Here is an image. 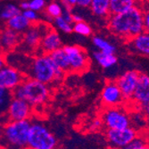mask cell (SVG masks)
<instances>
[{
    "instance_id": "60d3db41",
    "label": "cell",
    "mask_w": 149,
    "mask_h": 149,
    "mask_svg": "<svg viewBox=\"0 0 149 149\" xmlns=\"http://www.w3.org/2000/svg\"><path fill=\"white\" fill-rule=\"evenodd\" d=\"M2 134H3V126L0 124V139L2 137Z\"/></svg>"
},
{
    "instance_id": "d4e9b609",
    "label": "cell",
    "mask_w": 149,
    "mask_h": 149,
    "mask_svg": "<svg viewBox=\"0 0 149 149\" xmlns=\"http://www.w3.org/2000/svg\"><path fill=\"white\" fill-rule=\"evenodd\" d=\"M20 7L15 4H7L4 6L1 13H0V17L4 21H7L11 19L12 17L15 16L19 13H21Z\"/></svg>"
},
{
    "instance_id": "603a6c76",
    "label": "cell",
    "mask_w": 149,
    "mask_h": 149,
    "mask_svg": "<svg viewBox=\"0 0 149 149\" xmlns=\"http://www.w3.org/2000/svg\"><path fill=\"white\" fill-rule=\"evenodd\" d=\"M92 43L97 47V49L98 51H101V52L114 54L116 51V47L110 41H108V40H106L105 38H104L100 36L93 37Z\"/></svg>"
},
{
    "instance_id": "9a60e30c",
    "label": "cell",
    "mask_w": 149,
    "mask_h": 149,
    "mask_svg": "<svg viewBox=\"0 0 149 149\" xmlns=\"http://www.w3.org/2000/svg\"><path fill=\"white\" fill-rule=\"evenodd\" d=\"M129 50L139 56L149 57V33L143 31L140 34L128 40Z\"/></svg>"
},
{
    "instance_id": "4316f807",
    "label": "cell",
    "mask_w": 149,
    "mask_h": 149,
    "mask_svg": "<svg viewBox=\"0 0 149 149\" xmlns=\"http://www.w3.org/2000/svg\"><path fill=\"white\" fill-rule=\"evenodd\" d=\"M47 16L49 17L50 20L55 19L56 17H58L62 15L63 13V6L60 3L57 2H51L45 7Z\"/></svg>"
},
{
    "instance_id": "ac0fdd59",
    "label": "cell",
    "mask_w": 149,
    "mask_h": 149,
    "mask_svg": "<svg viewBox=\"0 0 149 149\" xmlns=\"http://www.w3.org/2000/svg\"><path fill=\"white\" fill-rule=\"evenodd\" d=\"M93 58L100 67L105 70L113 68L118 62V58L115 56V54L104 53L98 50L93 53Z\"/></svg>"
},
{
    "instance_id": "f1b7e54d",
    "label": "cell",
    "mask_w": 149,
    "mask_h": 149,
    "mask_svg": "<svg viewBox=\"0 0 149 149\" xmlns=\"http://www.w3.org/2000/svg\"><path fill=\"white\" fill-rule=\"evenodd\" d=\"M145 144H147V139L145 136H138L135 138L133 140H131L129 144L126 146L120 147V149H138L139 147L144 146Z\"/></svg>"
},
{
    "instance_id": "30bf717a",
    "label": "cell",
    "mask_w": 149,
    "mask_h": 149,
    "mask_svg": "<svg viewBox=\"0 0 149 149\" xmlns=\"http://www.w3.org/2000/svg\"><path fill=\"white\" fill-rule=\"evenodd\" d=\"M46 24H33L27 29L22 36L21 43L26 50H35L38 49L40 40L44 34L49 30H46Z\"/></svg>"
},
{
    "instance_id": "f35d334b",
    "label": "cell",
    "mask_w": 149,
    "mask_h": 149,
    "mask_svg": "<svg viewBox=\"0 0 149 149\" xmlns=\"http://www.w3.org/2000/svg\"><path fill=\"white\" fill-rule=\"evenodd\" d=\"M65 1L67 2V3H69L72 6H76V2H75V0H65Z\"/></svg>"
},
{
    "instance_id": "7c38bea8",
    "label": "cell",
    "mask_w": 149,
    "mask_h": 149,
    "mask_svg": "<svg viewBox=\"0 0 149 149\" xmlns=\"http://www.w3.org/2000/svg\"><path fill=\"white\" fill-rule=\"evenodd\" d=\"M140 72L136 70L127 71L121 74L115 81L120 89L125 101H130L139 78Z\"/></svg>"
},
{
    "instance_id": "f546056e",
    "label": "cell",
    "mask_w": 149,
    "mask_h": 149,
    "mask_svg": "<svg viewBox=\"0 0 149 149\" xmlns=\"http://www.w3.org/2000/svg\"><path fill=\"white\" fill-rule=\"evenodd\" d=\"M29 9L34 10L36 12L42 11L46 7V0H28Z\"/></svg>"
},
{
    "instance_id": "7a4b0ae2",
    "label": "cell",
    "mask_w": 149,
    "mask_h": 149,
    "mask_svg": "<svg viewBox=\"0 0 149 149\" xmlns=\"http://www.w3.org/2000/svg\"><path fill=\"white\" fill-rule=\"evenodd\" d=\"M27 73L29 77L47 85L60 82L65 75V72L58 68L47 54H40L32 58Z\"/></svg>"
},
{
    "instance_id": "cb8c5ba5",
    "label": "cell",
    "mask_w": 149,
    "mask_h": 149,
    "mask_svg": "<svg viewBox=\"0 0 149 149\" xmlns=\"http://www.w3.org/2000/svg\"><path fill=\"white\" fill-rule=\"evenodd\" d=\"M12 97V91L5 88L0 85V116L6 115L7 106Z\"/></svg>"
},
{
    "instance_id": "1f68e13d",
    "label": "cell",
    "mask_w": 149,
    "mask_h": 149,
    "mask_svg": "<svg viewBox=\"0 0 149 149\" xmlns=\"http://www.w3.org/2000/svg\"><path fill=\"white\" fill-rule=\"evenodd\" d=\"M104 126L103 124V121H102V119L101 118H96L94 119L90 124H89V130L91 131H97V130H100L102 129V127Z\"/></svg>"
},
{
    "instance_id": "5bb4252c",
    "label": "cell",
    "mask_w": 149,
    "mask_h": 149,
    "mask_svg": "<svg viewBox=\"0 0 149 149\" xmlns=\"http://www.w3.org/2000/svg\"><path fill=\"white\" fill-rule=\"evenodd\" d=\"M136 106L144 107L149 102V76L144 73L139 74V78L135 88L131 100Z\"/></svg>"
},
{
    "instance_id": "ba28073f",
    "label": "cell",
    "mask_w": 149,
    "mask_h": 149,
    "mask_svg": "<svg viewBox=\"0 0 149 149\" xmlns=\"http://www.w3.org/2000/svg\"><path fill=\"white\" fill-rule=\"evenodd\" d=\"M139 135L137 130L128 127L123 130H107L105 133L106 140L112 149H120L129 144Z\"/></svg>"
},
{
    "instance_id": "74e56055",
    "label": "cell",
    "mask_w": 149,
    "mask_h": 149,
    "mask_svg": "<svg viewBox=\"0 0 149 149\" xmlns=\"http://www.w3.org/2000/svg\"><path fill=\"white\" fill-rule=\"evenodd\" d=\"M6 65V57L1 55V53H0V69L4 67Z\"/></svg>"
},
{
    "instance_id": "277c9868",
    "label": "cell",
    "mask_w": 149,
    "mask_h": 149,
    "mask_svg": "<svg viewBox=\"0 0 149 149\" xmlns=\"http://www.w3.org/2000/svg\"><path fill=\"white\" fill-rule=\"evenodd\" d=\"M31 121L8 120L3 126V134L0 143L5 149H27L29 131Z\"/></svg>"
},
{
    "instance_id": "3957f363",
    "label": "cell",
    "mask_w": 149,
    "mask_h": 149,
    "mask_svg": "<svg viewBox=\"0 0 149 149\" xmlns=\"http://www.w3.org/2000/svg\"><path fill=\"white\" fill-rule=\"evenodd\" d=\"M13 97L21 98L32 107L43 106L50 97V88L47 84L27 77L22 82L12 91Z\"/></svg>"
},
{
    "instance_id": "8992f818",
    "label": "cell",
    "mask_w": 149,
    "mask_h": 149,
    "mask_svg": "<svg viewBox=\"0 0 149 149\" xmlns=\"http://www.w3.org/2000/svg\"><path fill=\"white\" fill-rule=\"evenodd\" d=\"M101 119L106 130H123L131 126L130 115L120 106L106 107Z\"/></svg>"
},
{
    "instance_id": "e0dca14e",
    "label": "cell",
    "mask_w": 149,
    "mask_h": 149,
    "mask_svg": "<svg viewBox=\"0 0 149 149\" xmlns=\"http://www.w3.org/2000/svg\"><path fill=\"white\" fill-rule=\"evenodd\" d=\"M22 36L9 28H5L0 31V42H1L3 51H12L21 43Z\"/></svg>"
},
{
    "instance_id": "2e32d148",
    "label": "cell",
    "mask_w": 149,
    "mask_h": 149,
    "mask_svg": "<svg viewBox=\"0 0 149 149\" xmlns=\"http://www.w3.org/2000/svg\"><path fill=\"white\" fill-rule=\"evenodd\" d=\"M63 47V42L58 32L49 29L42 37L38 46V49L41 51V54H47L55 51Z\"/></svg>"
},
{
    "instance_id": "9c48e42d",
    "label": "cell",
    "mask_w": 149,
    "mask_h": 149,
    "mask_svg": "<svg viewBox=\"0 0 149 149\" xmlns=\"http://www.w3.org/2000/svg\"><path fill=\"white\" fill-rule=\"evenodd\" d=\"M33 107L26 101L13 97L7 106L6 115L8 120H30L32 115Z\"/></svg>"
},
{
    "instance_id": "4fadbf2b",
    "label": "cell",
    "mask_w": 149,
    "mask_h": 149,
    "mask_svg": "<svg viewBox=\"0 0 149 149\" xmlns=\"http://www.w3.org/2000/svg\"><path fill=\"white\" fill-rule=\"evenodd\" d=\"M25 79L23 72L11 65H5L0 69V85L13 91Z\"/></svg>"
},
{
    "instance_id": "4dcf8cb0",
    "label": "cell",
    "mask_w": 149,
    "mask_h": 149,
    "mask_svg": "<svg viewBox=\"0 0 149 149\" xmlns=\"http://www.w3.org/2000/svg\"><path fill=\"white\" fill-rule=\"evenodd\" d=\"M22 15H24V17L26 19H28L31 23H34L35 22H37L39 18L38 16V12L34 11V10H31V9H27V10H24L22 11Z\"/></svg>"
},
{
    "instance_id": "7402d4cb",
    "label": "cell",
    "mask_w": 149,
    "mask_h": 149,
    "mask_svg": "<svg viewBox=\"0 0 149 149\" xmlns=\"http://www.w3.org/2000/svg\"><path fill=\"white\" fill-rule=\"evenodd\" d=\"M139 5V0H110V15L123 13Z\"/></svg>"
},
{
    "instance_id": "8d00e7d4",
    "label": "cell",
    "mask_w": 149,
    "mask_h": 149,
    "mask_svg": "<svg viewBox=\"0 0 149 149\" xmlns=\"http://www.w3.org/2000/svg\"><path fill=\"white\" fill-rule=\"evenodd\" d=\"M143 113L146 117V120L149 123V102L143 107Z\"/></svg>"
},
{
    "instance_id": "5b68a950",
    "label": "cell",
    "mask_w": 149,
    "mask_h": 149,
    "mask_svg": "<svg viewBox=\"0 0 149 149\" xmlns=\"http://www.w3.org/2000/svg\"><path fill=\"white\" fill-rule=\"evenodd\" d=\"M58 140L48 127L41 123L35 120L31 124L27 149H57Z\"/></svg>"
},
{
    "instance_id": "484cf974",
    "label": "cell",
    "mask_w": 149,
    "mask_h": 149,
    "mask_svg": "<svg viewBox=\"0 0 149 149\" xmlns=\"http://www.w3.org/2000/svg\"><path fill=\"white\" fill-rule=\"evenodd\" d=\"M72 31H74L75 33L80 36L88 37L92 34V28L88 22H86L85 21H81L73 23Z\"/></svg>"
},
{
    "instance_id": "d6a6232c",
    "label": "cell",
    "mask_w": 149,
    "mask_h": 149,
    "mask_svg": "<svg viewBox=\"0 0 149 149\" xmlns=\"http://www.w3.org/2000/svg\"><path fill=\"white\" fill-rule=\"evenodd\" d=\"M144 11V27L145 31L149 33V7L143 10Z\"/></svg>"
},
{
    "instance_id": "83f0119b",
    "label": "cell",
    "mask_w": 149,
    "mask_h": 149,
    "mask_svg": "<svg viewBox=\"0 0 149 149\" xmlns=\"http://www.w3.org/2000/svg\"><path fill=\"white\" fill-rule=\"evenodd\" d=\"M53 22L55 23V26L56 28L63 31V33H72V23L66 21L62 15L56 17L53 19Z\"/></svg>"
},
{
    "instance_id": "7bdbcfd3",
    "label": "cell",
    "mask_w": 149,
    "mask_h": 149,
    "mask_svg": "<svg viewBox=\"0 0 149 149\" xmlns=\"http://www.w3.org/2000/svg\"><path fill=\"white\" fill-rule=\"evenodd\" d=\"M102 149H112V148H110V147H109V148H102Z\"/></svg>"
},
{
    "instance_id": "d590c367",
    "label": "cell",
    "mask_w": 149,
    "mask_h": 149,
    "mask_svg": "<svg viewBox=\"0 0 149 149\" xmlns=\"http://www.w3.org/2000/svg\"><path fill=\"white\" fill-rule=\"evenodd\" d=\"M72 21H73V23H74V22H81V21H84V20H83V17L81 16L79 13L72 12Z\"/></svg>"
},
{
    "instance_id": "ee69618b",
    "label": "cell",
    "mask_w": 149,
    "mask_h": 149,
    "mask_svg": "<svg viewBox=\"0 0 149 149\" xmlns=\"http://www.w3.org/2000/svg\"><path fill=\"white\" fill-rule=\"evenodd\" d=\"M146 1H148V2H149V0H146Z\"/></svg>"
},
{
    "instance_id": "6da1fadb",
    "label": "cell",
    "mask_w": 149,
    "mask_h": 149,
    "mask_svg": "<svg viewBox=\"0 0 149 149\" xmlns=\"http://www.w3.org/2000/svg\"><path fill=\"white\" fill-rule=\"evenodd\" d=\"M107 24L113 35L128 41L145 31L144 11L137 5L123 13L110 15L107 18Z\"/></svg>"
},
{
    "instance_id": "ffe728a7",
    "label": "cell",
    "mask_w": 149,
    "mask_h": 149,
    "mask_svg": "<svg viewBox=\"0 0 149 149\" xmlns=\"http://www.w3.org/2000/svg\"><path fill=\"white\" fill-rule=\"evenodd\" d=\"M31 25V22L28 19H26L22 13L6 21L7 28L18 33H23Z\"/></svg>"
},
{
    "instance_id": "44dd1931",
    "label": "cell",
    "mask_w": 149,
    "mask_h": 149,
    "mask_svg": "<svg viewBox=\"0 0 149 149\" xmlns=\"http://www.w3.org/2000/svg\"><path fill=\"white\" fill-rule=\"evenodd\" d=\"M49 56L51 57L52 61L55 63V64L62 71H63L64 72H70V64H69L68 56H67L63 47L50 53Z\"/></svg>"
},
{
    "instance_id": "b9f144b4",
    "label": "cell",
    "mask_w": 149,
    "mask_h": 149,
    "mask_svg": "<svg viewBox=\"0 0 149 149\" xmlns=\"http://www.w3.org/2000/svg\"><path fill=\"white\" fill-rule=\"evenodd\" d=\"M3 51V49H2V46H1V42H0V53H1Z\"/></svg>"
},
{
    "instance_id": "52a82bcc",
    "label": "cell",
    "mask_w": 149,
    "mask_h": 149,
    "mask_svg": "<svg viewBox=\"0 0 149 149\" xmlns=\"http://www.w3.org/2000/svg\"><path fill=\"white\" fill-rule=\"evenodd\" d=\"M67 56H68L70 72H84L89 67V57L87 51L77 45L63 46Z\"/></svg>"
},
{
    "instance_id": "d6986e66",
    "label": "cell",
    "mask_w": 149,
    "mask_h": 149,
    "mask_svg": "<svg viewBox=\"0 0 149 149\" xmlns=\"http://www.w3.org/2000/svg\"><path fill=\"white\" fill-rule=\"evenodd\" d=\"M89 8L95 16L107 18L110 15V0H91Z\"/></svg>"
},
{
    "instance_id": "8fae6325",
    "label": "cell",
    "mask_w": 149,
    "mask_h": 149,
    "mask_svg": "<svg viewBox=\"0 0 149 149\" xmlns=\"http://www.w3.org/2000/svg\"><path fill=\"white\" fill-rule=\"evenodd\" d=\"M123 94L120 92L115 80L107 81L101 91V102L105 107L120 106L124 102Z\"/></svg>"
},
{
    "instance_id": "836d02e7",
    "label": "cell",
    "mask_w": 149,
    "mask_h": 149,
    "mask_svg": "<svg viewBox=\"0 0 149 149\" xmlns=\"http://www.w3.org/2000/svg\"><path fill=\"white\" fill-rule=\"evenodd\" d=\"M76 6L79 7H82V8H87L89 7L91 0H75Z\"/></svg>"
},
{
    "instance_id": "e575fe53",
    "label": "cell",
    "mask_w": 149,
    "mask_h": 149,
    "mask_svg": "<svg viewBox=\"0 0 149 149\" xmlns=\"http://www.w3.org/2000/svg\"><path fill=\"white\" fill-rule=\"evenodd\" d=\"M19 7L21 10L24 11V10H27V9H29V1L28 0H22L20 5H19Z\"/></svg>"
},
{
    "instance_id": "ab89813d",
    "label": "cell",
    "mask_w": 149,
    "mask_h": 149,
    "mask_svg": "<svg viewBox=\"0 0 149 149\" xmlns=\"http://www.w3.org/2000/svg\"><path fill=\"white\" fill-rule=\"evenodd\" d=\"M138 149H149V144H148V143H147V144H145L144 146L139 147Z\"/></svg>"
}]
</instances>
